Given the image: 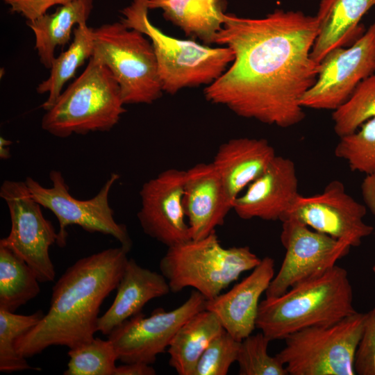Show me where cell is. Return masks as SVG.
<instances>
[{"mask_svg": "<svg viewBox=\"0 0 375 375\" xmlns=\"http://www.w3.org/2000/svg\"><path fill=\"white\" fill-rule=\"evenodd\" d=\"M67 355L64 375H114L118 360L110 340L99 338L69 349Z\"/></svg>", "mask_w": 375, "mask_h": 375, "instance_id": "obj_29", "label": "cell"}, {"mask_svg": "<svg viewBox=\"0 0 375 375\" xmlns=\"http://www.w3.org/2000/svg\"><path fill=\"white\" fill-rule=\"evenodd\" d=\"M90 58L106 66L116 79L126 104H151L163 90L156 54L150 40L121 22L93 28Z\"/></svg>", "mask_w": 375, "mask_h": 375, "instance_id": "obj_7", "label": "cell"}, {"mask_svg": "<svg viewBox=\"0 0 375 375\" xmlns=\"http://www.w3.org/2000/svg\"><path fill=\"white\" fill-rule=\"evenodd\" d=\"M375 0H321L315 17L317 35L311 57L319 64L334 49L348 47L363 33L360 21Z\"/></svg>", "mask_w": 375, "mask_h": 375, "instance_id": "obj_21", "label": "cell"}, {"mask_svg": "<svg viewBox=\"0 0 375 375\" xmlns=\"http://www.w3.org/2000/svg\"><path fill=\"white\" fill-rule=\"evenodd\" d=\"M39 283L26 262L0 246V308L15 312L39 294Z\"/></svg>", "mask_w": 375, "mask_h": 375, "instance_id": "obj_26", "label": "cell"}, {"mask_svg": "<svg viewBox=\"0 0 375 375\" xmlns=\"http://www.w3.org/2000/svg\"><path fill=\"white\" fill-rule=\"evenodd\" d=\"M183 206L193 240L206 238L224 224L233 203L212 162L185 170Z\"/></svg>", "mask_w": 375, "mask_h": 375, "instance_id": "obj_17", "label": "cell"}, {"mask_svg": "<svg viewBox=\"0 0 375 375\" xmlns=\"http://www.w3.org/2000/svg\"><path fill=\"white\" fill-rule=\"evenodd\" d=\"M372 270L373 272L375 273V264L374 265L373 267H372Z\"/></svg>", "mask_w": 375, "mask_h": 375, "instance_id": "obj_38", "label": "cell"}, {"mask_svg": "<svg viewBox=\"0 0 375 375\" xmlns=\"http://www.w3.org/2000/svg\"><path fill=\"white\" fill-rule=\"evenodd\" d=\"M128 251L109 248L69 267L52 288L48 312L17 339V352L27 358L51 346L72 349L94 338L100 307L117 289Z\"/></svg>", "mask_w": 375, "mask_h": 375, "instance_id": "obj_2", "label": "cell"}, {"mask_svg": "<svg viewBox=\"0 0 375 375\" xmlns=\"http://www.w3.org/2000/svg\"><path fill=\"white\" fill-rule=\"evenodd\" d=\"M260 261L247 246L222 247L215 231L202 239L167 247L159 268L171 292L191 287L210 300Z\"/></svg>", "mask_w": 375, "mask_h": 375, "instance_id": "obj_6", "label": "cell"}, {"mask_svg": "<svg viewBox=\"0 0 375 375\" xmlns=\"http://www.w3.org/2000/svg\"><path fill=\"white\" fill-rule=\"evenodd\" d=\"M206 299L196 290L176 308H161L146 317L142 312L114 328L108 339L113 344L118 360L124 363L152 364L165 352L178 330L197 312L205 309Z\"/></svg>", "mask_w": 375, "mask_h": 375, "instance_id": "obj_13", "label": "cell"}, {"mask_svg": "<svg viewBox=\"0 0 375 375\" xmlns=\"http://www.w3.org/2000/svg\"><path fill=\"white\" fill-rule=\"evenodd\" d=\"M11 144V141L3 137L0 138V158L1 160H8L10 158V145Z\"/></svg>", "mask_w": 375, "mask_h": 375, "instance_id": "obj_37", "label": "cell"}, {"mask_svg": "<svg viewBox=\"0 0 375 375\" xmlns=\"http://www.w3.org/2000/svg\"><path fill=\"white\" fill-rule=\"evenodd\" d=\"M119 177L118 174L112 173L99 192L88 200L73 197L62 173L58 170L49 173L50 188L42 186L31 177H26L24 182L34 199L56 217L59 222L56 241L58 247L66 245L67 226L77 225L91 233L111 235L130 251L132 241L126 226L115 221L109 205L110 190Z\"/></svg>", "mask_w": 375, "mask_h": 375, "instance_id": "obj_9", "label": "cell"}, {"mask_svg": "<svg viewBox=\"0 0 375 375\" xmlns=\"http://www.w3.org/2000/svg\"><path fill=\"white\" fill-rule=\"evenodd\" d=\"M185 173L165 169L146 181L140 191V224L145 234L167 247L192 239L183 206Z\"/></svg>", "mask_w": 375, "mask_h": 375, "instance_id": "obj_15", "label": "cell"}, {"mask_svg": "<svg viewBox=\"0 0 375 375\" xmlns=\"http://www.w3.org/2000/svg\"><path fill=\"white\" fill-rule=\"evenodd\" d=\"M366 313L356 312L328 326H310L285 338L276 356L290 375H353Z\"/></svg>", "mask_w": 375, "mask_h": 375, "instance_id": "obj_8", "label": "cell"}, {"mask_svg": "<svg viewBox=\"0 0 375 375\" xmlns=\"http://www.w3.org/2000/svg\"><path fill=\"white\" fill-rule=\"evenodd\" d=\"M315 16L276 9L262 18L226 13L215 44L234 60L204 88L206 99L239 117L288 128L305 117L300 101L315 83L319 64L311 57Z\"/></svg>", "mask_w": 375, "mask_h": 375, "instance_id": "obj_1", "label": "cell"}, {"mask_svg": "<svg viewBox=\"0 0 375 375\" xmlns=\"http://www.w3.org/2000/svg\"><path fill=\"white\" fill-rule=\"evenodd\" d=\"M44 315L42 310L24 315L0 308V372L11 373L31 369L26 358L15 347L17 339L34 327Z\"/></svg>", "mask_w": 375, "mask_h": 375, "instance_id": "obj_27", "label": "cell"}, {"mask_svg": "<svg viewBox=\"0 0 375 375\" xmlns=\"http://www.w3.org/2000/svg\"><path fill=\"white\" fill-rule=\"evenodd\" d=\"M73 33L74 39L68 49L53 59L49 77L36 88L39 94H49L47 99L42 105L44 110L52 107L62 92L64 85L92 56L93 28L88 27L87 24H78Z\"/></svg>", "mask_w": 375, "mask_h": 375, "instance_id": "obj_25", "label": "cell"}, {"mask_svg": "<svg viewBox=\"0 0 375 375\" xmlns=\"http://www.w3.org/2000/svg\"><path fill=\"white\" fill-rule=\"evenodd\" d=\"M281 222V241L285 255L265 292L267 298L280 296L294 285L323 274L347 256L351 247L294 217H288Z\"/></svg>", "mask_w": 375, "mask_h": 375, "instance_id": "obj_11", "label": "cell"}, {"mask_svg": "<svg viewBox=\"0 0 375 375\" xmlns=\"http://www.w3.org/2000/svg\"><path fill=\"white\" fill-rule=\"evenodd\" d=\"M375 117V72L362 81L349 99L333 112L336 135L353 133L367 120Z\"/></svg>", "mask_w": 375, "mask_h": 375, "instance_id": "obj_28", "label": "cell"}, {"mask_svg": "<svg viewBox=\"0 0 375 375\" xmlns=\"http://www.w3.org/2000/svg\"><path fill=\"white\" fill-rule=\"evenodd\" d=\"M335 156L344 160L351 171L375 174V117L352 133L340 138Z\"/></svg>", "mask_w": 375, "mask_h": 375, "instance_id": "obj_30", "label": "cell"}, {"mask_svg": "<svg viewBox=\"0 0 375 375\" xmlns=\"http://www.w3.org/2000/svg\"><path fill=\"white\" fill-rule=\"evenodd\" d=\"M10 6V12H16L33 21L47 13L55 5H64L73 0H2Z\"/></svg>", "mask_w": 375, "mask_h": 375, "instance_id": "obj_34", "label": "cell"}, {"mask_svg": "<svg viewBox=\"0 0 375 375\" xmlns=\"http://www.w3.org/2000/svg\"><path fill=\"white\" fill-rule=\"evenodd\" d=\"M93 8V0H73L60 5L53 13H45L33 21H26L33 31L35 49L40 62L48 69L58 46H64L71 38L75 24H87Z\"/></svg>", "mask_w": 375, "mask_h": 375, "instance_id": "obj_23", "label": "cell"}, {"mask_svg": "<svg viewBox=\"0 0 375 375\" xmlns=\"http://www.w3.org/2000/svg\"><path fill=\"white\" fill-rule=\"evenodd\" d=\"M299 194L294 162L276 155L265 171L236 198L233 210L243 219L282 222Z\"/></svg>", "mask_w": 375, "mask_h": 375, "instance_id": "obj_16", "label": "cell"}, {"mask_svg": "<svg viewBox=\"0 0 375 375\" xmlns=\"http://www.w3.org/2000/svg\"><path fill=\"white\" fill-rule=\"evenodd\" d=\"M0 197L8 208L11 220L10 232L0 240V246L26 262L40 283L53 281L56 272L49 248L56 243L58 233L51 222L44 217L41 205L24 181H4Z\"/></svg>", "mask_w": 375, "mask_h": 375, "instance_id": "obj_10", "label": "cell"}, {"mask_svg": "<svg viewBox=\"0 0 375 375\" xmlns=\"http://www.w3.org/2000/svg\"><path fill=\"white\" fill-rule=\"evenodd\" d=\"M274 276V260L261 259L252 272L230 290L206 300L205 309L214 312L224 329L238 341L256 328L259 300Z\"/></svg>", "mask_w": 375, "mask_h": 375, "instance_id": "obj_18", "label": "cell"}, {"mask_svg": "<svg viewBox=\"0 0 375 375\" xmlns=\"http://www.w3.org/2000/svg\"><path fill=\"white\" fill-rule=\"evenodd\" d=\"M110 70L91 58L42 118L43 130L58 138L109 131L126 112Z\"/></svg>", "mask_w": 375, "mask_h": 375, "instance_id": "obj_5", "label": "cell"}, {"mask_svg": "<svg viewBox=\"0 0 375 375\" xmlns=\"http://www.w3.org/2000/svg\"><path fill=\"white\" fill-rule=\"evenodd\" d=\"M147 1L133 0L122 10L120 22L150 40L163 92L175 94L186 88L206 87L223 74L234 60L231 49L210 47L166 35L149 21Z\"/></svg>", "mask_w": 375, "mask_h": 375, "instance_id": "obj_4", "label": "cell"}, {"mask_svg": "<svg viewBox=\"0 0 375 375\" xmlns=\"http://www.w3.org/2000/svg\"><path fill=\"white\" fill-rule=\"evenodd\" d=\"M356 312L347 272L335 265L280 296L260 301L256 328L270 341L285 340L298 331L331 325Z\"/></svg>", "mask_w": 375, "mask_h": 375, "instance_id": "obj_3", "label": "cell"}, {"mask_svg": "<svg viewBox=\"0 0 375 375\" xmlns=\"http://www.w3.org/2000/svg\"><path fill=\"white\" fill-rule=\"evenodd\" d=\"M270 340L262 332L240 342L237 362L240 375H288L284 364L267 352Z\"/></svg>", "mask_w": 375, "mask_h": 375, "instance_id": "obj_31", "label": "cell"}, {"mask_svg": "<svg viewBox=\"0 0 375 375\" xmlns=\"http://www.w3.org/2000/svg\"><path fill=\"white\" fill-rule=\"evenodd\" d=\"M224 329L217 316L208 310H201L178 330L167 352L169 365L179 375H194L196 365L210 342Z\"/></svg>", "mask_w": 375, "mask_h": 375, "instance_id": "obj_24", "label": "cell"}, {"mask_svg": "<svg viewBox=\"0 0 375 375\" xmlns=\"http://www.w3.org/2000/svg\"><path fill=\"white\" fill-rule=\"evenodd\" d=\"M276 156L274 147L264 138H235L220 144L212 163L233 206Z\"/></svg>", "mask_w": 375, "mask_h": 375, "instance_id": "obj_19", "label": "cell"}, {"mask_svg": "<svg viewBox=\"0 0 375 375\" xmlns=\"http://www.w3.org/2000/svg\"><path fill=\"white\" fill-rule=\"evenodd\" d=\"M364 204L375 215V174L367 175L361 184Z\"/></svg>", "mask_w": 375, "mask_h": 375, "instance_id": "obj_36", "label": "cell"}, {"mask_svg": "<svg viewBox=\"0 0 375 375\" xmlns=\"http://www.w3.org/2000/svg\"><path fill=\"white\" fill-rule=\"evenodd\" d=\"M170 292L162 274L139 265L133 258L128 259L112 303L98 319L97 331L108 335L117 326L140 312L149 301Z\"/></svg>", "mask_w": 375, "mask_h": 375, "instance_id": "obj_20", "label": "cell"}, {"mask_svg": "<svg viewBox=\"0 0 375 375\" xmlns=\"http://www.w3.org/2000/svg\"><path fill=\"white\" fill-rule=\"evenodd\" d=\"M375 72V22L349 47L328 52L319 64L314 85L303 94L301 106L334 111L358 85Z\"/></svg>", "mask_w": 375, "mask_h": 375, "instance_id": "obj_12", "label": "cell"}, {"mask_svg": "<svg viewBox=\"0 0 375 375\" xmlns=\"http://www.w3.org/2000/svg\"><path fill=\"white\" fill-rule=\"evenodd\" d=\"M147 6L161 9L166 20L208 45L223 26L227 0H148Z\"/></svg>", "mask_w": 375, "mask_h": 375, "instance_id": "obj_22", "label": "cell"}, {"mask_svg": "<svg viewBox=\"0 0 375 375\" xmlns=\"http://www.w3.org/2000/svg\"><path fill=\"white\" fill-rule=\"evenodd\" d=\"M367 209L365 204L347 193L341 181L334 180L319 194H299L285 218L294 217L310 228L344 241L352 247L359 246L362 240L374 231L373 226L364 221Z\"/></svg>", "mask_w": 375, "mask_h": 375, "instance_id": "obj_14", "label": "cell"}, {"mask_svg": "<svg viewBox=\"0 0 375 375\" xmlns=\"http://www.w3.org/2000/svg\"><path fill=\"white\" fill-rule=\"evenodd\" d=\"M356 374L375 375V308L366 313L364 331L354 362Z\"/></svg>", "mask_w": 375, "mask_h": 375, "instance_id": "obj_33", "label": "cell"}, {"mask_svg": "<svg viewBox=\"0 0 375 375\" xmlns=\"http://www.w3.org/2000/svg\"><path fill=\"white\" fill-rule=\"evenodd\" d=\"M156 374L155 369L149 364L137 362L117 366L114 375H155Z\"/></svg>", "mask_w": 375, "mask_h": 375, "instance_id": "obj_35", "label": "cell"}, {"mask_svg": "<svg viewBox=\"0 0 375 375\" xmlns=\"http://www.w3.org/2000/svg\"><path fill=\"white\" fill-rule=\"evenodd\" d=\"M240 342L223 331L203 351L194 375H226L231 365L237 362Z\"/></svg>", "mask_w": 375, "mask_h": 375, "instance_id": "obj_32", "label": "cell"}]
</instances>
